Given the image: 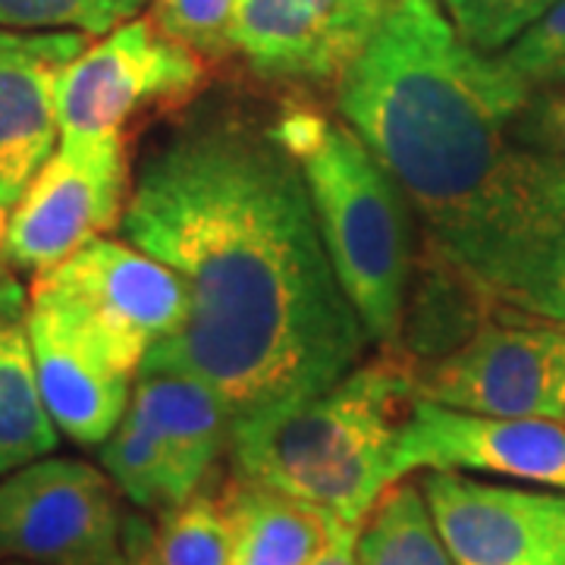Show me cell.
Masks as SVG:
<instances>
[{
	"label": "cell",
	"instance_id": "25",
	"mask_svg": "<svg viewBox=\"0 0 565 565\" xmlns=\"http://www.w3.org/2000/svg\"><path fill=\"white\" fill-rule=\"evenodd\" d=\"M148 3H151V20L167 35L199 51L204 61H223L233 54L230 44L233 0H148Z\"/></svg>",
	"mask_w": 565,
	"mask_h": 565
},
{
	"label": "cell",
	"instance_id": "9",
	"mask_svg": "<svg viewBox=\"0 0 565 565\" xmlns=\"http://www.w3.org/2000/svg\"><path fill=\"white\" fill-rule=\"evenodd\" d=\"M129 167L122 139L61 141L7 223L0 262L39 277L122 223Z\"/></svg>",
	"mask_w": 565,
	"mask_h": 565
},
{
	"label": "cell",
	"instance_id": "19",
	"mask_svg": "<svg viewBox=\"0 0 565 565\" xmlns=\"http://www.w3.org/2000/svg\"><path fill=\"white\" fill-rule=\"evenodd\" d=\"M475 280L503 308L565 327V221L509 245Z\"/></svg>",
	"mask_w": 565,
	"mask_h": 565
},
{
	"label": "cell",
	"instance_id": "22",
	"mask_svg": "<svg viewBox=\"0 0 565 565\" xmlns=\"http://www.w3.org/2000/svg\"><path fill=\"white\" fill-rule=\"evenodd\" d=\"M233 534L221 493L199 490L189 500L158 512L148 531L151 565H230Z\"/></svg>",
	"mask_w": 565,
	"mask_h": 565
},
{
	"label": "cell",
	"instance_id": "12",
	"mask_svg": "<svg viewBox=\"0 0 565 565\" xmlns=\"http://www.w3.org/2000/svg\"><path fill=\"white\" fill-rule=\"evenodd\" d=\"M396 0H233L230 44L258 76L340 82Z\"/></svg>",
	"mask_w": 565,
	"mask_h": 565
},
{
	"label": "cell",
	"instance_id": "24",
	"mask_svg": "<svg viewBox=\"0 0 565 565\" xmlns=\"http://www.w3.org/2000/svg\"><path fill=\"white\" fill-rule=\"evenodd\" d=\"M559 0H444L456 32L484 54L512 47Z\"/></svg>",
	"mask_w": 565,
	"mask_h": 565
},
{
	"label": "cell",
	"instance_id": "5",
	"mask_svg": "<svg viewBox=\"0 0 565 565\" xmlns=\"http://www.w3.org/2000/svg\"><path fill=\"white\" fill-rule=\"evenodd\" d=\"M207 82L199 51L136 17L85 47L57 82L61 141L126 139L132 122L189 104Z\"/></svg>",
	"mask_w": 565,
	"mask_h": 565
},
{
	"label": "cell",
	"instance_id": "28",
	"mask_svg": "<svg viewBox=\"0 0 565 565\" xmlns=\"http://www.w3.org/2000/svg\"><path fill=\"white\" fill-rule=\"evenodd\" d=\"M359 531H362V525H345V522H340L337 531H333V537L327 541V546L318 550L305 565H359V559H355Z\"/></svg>",
	"mask_w": 565,
	"mask_h": 565
},
{
	"label": "cell",
	"instance_id": "29",
	"mask_svg": "<svg viewBox=\"0 0 565 565\" xmlns=\"http://www.w3.org/2000/svg\"><path fill=\"white\" fill-rule=\"evenodd\" d=\"M148 531H151V525L145 519L129 515L126 534H122V553L114 565H151V559H148Z\"/></svg>",
	"mask_w": 565,
	"mask_h": 565
},
{
	"label": "cell",
	"instance_id": "8",
	"mask_svg": "<svg viewBox=\"0 0 565 565\" xmlns=\"http://www.w3.org/2000/svg\"><path fill=\"white\" fill-rule=\"evenodd\" d=\"M422 399L493 418L565 422V327L503 308L468 343L412 367Z\"/></svg>",
	"mask_w": 565,
	"mask_h": 565
},
{
	"label": "cell",
	"instance_id": "26",
	"mask_svg": "<svg viewBox=\"0 0 565 565\" xmlns=\"http://www.w3.org/2000/svg\"><path fill=\"white\" fill-rule=\"evenodd\" d=\"M503 61L537 88L565 79V0H559L544 20L531 25L522 39L503 51Z\"/></svg>",
	"mask_w": 565,
	"mask_h": 565
},
{
	"label": "cell",
	"instance_id": "4",
	"mask_svg": "<svg viewBox=\"0 0 565 565\" xmlns=\"http://www.w3.org/2000/svg\"><path fill=\"white\" fill-rule=\"evenodd\" d=\"M299 161L333 274L362 321L367 343L396 349L415 236L403 189L352 126L292 104L270 122Z\"/></svg>",
	"mask_w": 565,
	"mask_h": 565
},
{
	"label": "cell",
	"instance_id": "16",
	"mask_svg": "<svg viewBox=\"0 0 565 565\" xmlns=\"http://www.w3.org/2000/svg\"><path fill=\"white\" fill-rule=\"evenodd\" d=\"M500 311L503 305L462 264L424 239L422 262L412 267L403 327L393 352H399L412 367L437 362L468 343Z\"/></svg>",
	"mask_w": 565,
	"mask_h": 565
},
{
	"label": "cell",
	"instance_id": "2",
	"mask_svg": "<svg viewBox=\"0 0 565 565\" xmlns=\"http://www.w3.org/2000/svg\"><path fill=\"white\" fill-rule=\"evenodd\" d=\"M527 85L471 47L437 0H396L340 79L337 107L403 189L424 239L475 277L565 221V158L531 148Z\"/></svg>",
	"mask_w": 565,
	"mask_h": 565
},
{
	"label": "cell",
	"instance_id": "11",
	"mask_svg": "<svg viewBox=\"0 0 565 565\" xmlns=\"http://www.w3.org/2000/svg\"><path fill=\"white\" fill-rule=\"evenodd\" d=\"M462 471L565 490V422L493 418L415 396L399 444L396 475Z\"/></svg>",
	"mask_w": 565,
	"mask_h": 565
},
{
	"label": "cell",
	"instance_id": "20",
	"mask_svg": "<svg viewBox=\"0 0 565 565\" xmlns=\"http://www.w3.org/2000/svg\"><path fill=\"white\" fill-rule=\"evenodd\" d=\"M359 565H456L418 481L399 478L371 505L359 531Z\"/></svg>",
	"mask_w": 565,
	"mask_h": 565
},
{
	"label": "cell",
	"instance_id": "18",
	"mask_svg": "<svg viewBox=\"0 0 565 565\" xmlns=\"http://www.w3.org/2000/svg\"><path fill=\"white\" fill-rule=\"evenodd\" d=\"M221 500L233 534L230 565H305L340 525L318 505L236 475L221 490Z\"/></svg>",
	"mask_w": 565,
	"mask_h": 565
},
{
	"label": "cell",
	"instance_id": "3",
	"mask_svg": "<svg viewBox=\"0 0 565 565\" xmlns=\"http://www.w3.org/2000/svg\"><path fill=\"white\" fill-rule=\"evenodd\" d=\"M415 396L399 352L355 364L321 393L239 415L230 430L233 475L362 525L399 481L396 444Z\"/></svg>",
	"mask_w": 565,
	"mask_h": 565
},
{
	"label": "cell",
	"instance_id": "10",
	"mask_svg": "<svg viewBox=\"0 0 565 565\" xmlns=\"http://www.w3.org/2000/svg\"><path fill=\"white\" fill-rule=\"evenodd\" d=\"M418 484L456 565H565V490L462 471H424Z\"/></svg>",
	"mask_w": 565,
	"mask_h": 565
},
{
	"label": "cell",
	"instance_id": "17",
	"mask_svg": "<svg viewBox=\"0 0 565 565\" xmlns=\"http://www.w3.org/2000/svg\"><path fill=\"white\" fill-rule=\"evenodd\" d=\"M29 337V289L0 262V478L57 449Z\"/></svg>",
	"mask_w": 565,
	"mask_h": 565
},
{
	"label": "cell",
	"instance_id": "14",
	"mask_svg": "<svg viewBox=\"0 0 565 565\" xmlns=\"http://www.w3.org/2000/svg\"><path fill=\"white\" fill-rule=\"evenodd\" d=\"M29 337L51 422L76 446L102 449L129 408L136 371L122 367L61 308L35 296H29Z\"/></svg>",
	"mask_w": 565,
	"mask_h": 565
},
{
	"label": "cell",
	"instance_id": "13",
	"mask_svg": "<svg viewBox=\"0 0 565 565\" xmlns=\"http://www.w3.org/2000/svg\"><path fill=\"white\" fill-rule=\"evenodd\" d=\"M85 47L79 32L0 29V243L29 182L61 145L57 82Z\"/></svg>",
	"mask_w": 565,
	"mask_h": 565
},
{
	"label": "cell",
	"instance_id": "21",
	"mask_svg": "<svg viewBox=\"0 0 565 565\" xmlns=\"http://www.w3.org/2000/svg\"><path fill=\"white\" fill-rule=\"evenodd\" d=\"M102 465L122 500L141 512H163L185 500L167 449L132 408H126L117 430L102 444Z\"/></svg>",
	"mask_w": 565,
	"mask_h": 565
},
{
	"label": "cell",
	"instance_id": "7",
	"mask_svg": "<svg viewBox=\"0 0 565 565\" xmlns=\"http://www.w3.org/2000/svg\"><path fill=\"white\" fill-rule=\"evenodd\" d=\"M126 519L104 468L44 456L0 478V565H114Z\"/></svg>",
	"mask_w": 565,
	"mask_h": 565
},
{
	"label": "cell",
	"instance_id": "15",
	"mask_svg": "<svg viewBox=\"0 0 565 565\" xmlns=\"http://www.w3.org/2000/svg\"><path fill=\"white\" fill-rule=\"evenodd\" d=\"M129 408L167 449L182 497L199 493L230 452L233 408L226 399L158 343L141 359Z\"/></svg>",
	"mask_w": 565,
	"mask_h": 565
},
{
	"label": "cell",
	"instance_id": "23",
	"mask_svg": "<svg viewBox=\"0 0 565 565\" xmlns=\"http://www.w3.org/2000/svg\"><path fill=\"white\" fill-rule=\"evenodd\" d=\"M148 0H0V29L107 35L136 20Z\"/></svg>",
	"mask_w": 565,
	"mask_h": 565
},
{
	"label": "cell",
	"instance_id": "6",
	"mask_svg": "<svg viewBox=\"0 0 565 565\" xmlns=\"http://www.w3.org/2000/svg\"><path fill=\"white\" fill-rule=\"evenodd\" d=\"M29 296L61 308L136 374L154 345L180 333L189 311L185 282L167 264L107 236L32 277Z\"/></svg>",
	"mask_w": 565,
	"mask_h": 565
},
{
	"label": "cell",
	"instance_id": "27",
	"mask_svg": "<svg viewBox=\"0 0 565 565\" xmlns=\"http://www.w3.org/2000/svg\"><path fill=\"white\" fill-rule=\"evenodd\" d=\"M519 136L531 148L565 158V79L553 82L541 102L527 104L519 122Z\"/></svg>",
	"mask_w": 565,
	"mask_h": 565
},
{
	"label": "cell",
	"instance_id": "1",
	"mask_svg": "<svg viewBox=\"0 0 565 565\" xmlns=\"http://www.w3.org/2000/svg\"><path fill=\"white\" fill-rule=\"evenodd\" d=\"M120 230L185 282V323L161 345L233 422L321 393L362 362L367 333L274 126L214 114L173 129L145 154Z\"/></svg>",
	"mask_w": 565,
	"mask_h": 565
}]
</instances>
